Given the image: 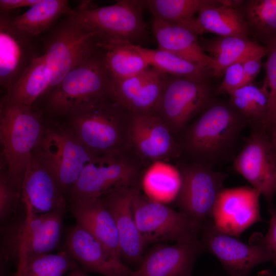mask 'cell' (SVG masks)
<instances>
[{
  "mask_svg": "<svg viewBox=\"0 0 276 276\" xmlns=\"http://www.w3.org/2000/svg\"><path fill=\"white\" fill-rule=\"evenodd\" d=\"M240 9L249 37L265 47L276 41V0L241 1Z\"/></svg>",
  "mask_w": 276,
  "mask_h": 276,
  "instance_id": "29",
  "label": "cell"
},
{
  "mask_svg": "<svg viewBox=\"0 0 276 276\" xmlns=\"http://www.w3.org/2000/svg\"><path fill=\"white\" fill-rule=\"evenodd\" d=\"M21 201L36 214L67 208L68 200L54 176L33 153L20 191Z\"/></svg>",
  "mask_w": 276,
  "mask_h": 276,
  "instance_id": "21",
  "label": "cell"
},
{
  "mask_svg": "<svg viewBox=\"0 0 276 276\" xmlns=\"http://www.w3.org/2000/svg\"><path fill=\"white\" fill-rule=\"evenodd\" d=\"M258 276H276L272 274L269 270H263L258 273Z\"/></svg>",
  "mask_w": 276,
  "mask_h": 276,
  "instance_id": "45",
  "label": "cell"
},
{
  "mask_svg": "<svg viewBox=\"0 0 276 276\" xmlns=\"http://www.w3.org/2000/svg\"><path fill=\"white\" fill-rule=\"evenodd\" d=\"M158 49L174 54L212 72L213 59L202 49L199 39L189 29L154 19L152 25Z\"/></svg>",
  "mask_w": 276,
  "mask_h": 276,
  "instance_id": "26",
  "label": "cell"
},
{
  "mask_svg": "<svg viewBox=\"0 0 276 276\" xmlns=\"http://www.w3.org/2000/svg\"><path fill=\"white\" fill-rule=\"evenodd\" d=\"M111 78L102 50L71 70L48 95L50 111L68 115L80 107L109 94Z\"/></svg>",
  "mask_w": 276,
  "mask_h": 276,
  "instance_id": "5",
  "label": "cell"
},
{
  "mask_svg": "<svg viewBox=\"0 0 276 276\" xmlns=\"http://www.w3.org/2000/svg\"><path fill=\"white\" fill-rule=\"evenodd\" d=\"M144 185L147 192L154 197H176L180 185L178 169L165 162L155 163L146 171Z\"/></svg>",
  "mask_w": 276,
  "mask_h": 276,
  "instance_id": "35",
  "label": "cell"
},
{
  "mask_svg": "<svg viewBox=\"0 0 276 276\" xmlns=\"http://www.w3.org/2000/svg\"><path fill=\"white\" fill-rule=\"evenodd\" d=\"M32 36L16 28L4 12L0 18V84L7 93L37 57Z\"/></svg>",
  "mask_w": 276,
  "mask_h": 276,
  "instance_id": "19",
  "label": "cell"
},
{
  "mask_svg": "<svg viewBox=\"0 0 276 276\" xmlns=\"http://www.w3.org/2000/svg\"><path fill=\"white\" fill-rule=\"evenodd\" d=\"M1 224L0 263H11L17 266L26 230V212L24 206L22 212L18 211L10 219Z\"/></svg>",
  "mask_w": 276,
  "mask_h": 276,
  "instance_id": "36",
  "label": "cell"
},
{
  "mask_svg": "<svg viewBox=\"0 0 276 276\" xmlns=\"http://www.w3.org/2000/svg\"><path fill=\"white\" fill-rule=\"evenodd\" d=\"M22 204L26 212V230L17 269L29 259L51 253L59 245L67 212V208H64L37 214L29 205Z\"/></svg>",
  "mask_w": 276,
  "mask_h": 276,
  "instance_id": "22",
  "label": "cell"
},
{
  "mask_svg": "<svg viewBox=\"0 0 276 276\" xmlns=\"http://www.w3.org/2000/svg\"><path fill=\"white\" fill-rule=\"evenodd\" d=\"M224 78L216 89V93L229 94L234 90L246 85L245 76L241 62L229 66L225 71Z\"/></svg>",
  "mask_w": 276,
  "mask_h": 276,
  "instance_id": "39",
  "label": "cell"
},
{
  "mask_svg": "<svg viewBox=\"0 0 276 276\" xmlns=\"http://www.w3.org/2000/svg\"><path fill=\"white\" fill-rule=\"evenodd\" d=\"M20 193L10 179L6 171H0V220L3 223L19 211Z\"/></svg>",
  "mask_w": 276,
  "mask_h": 276,
  "instance_id": "37",
  "label": "cell"
},
{
  "mask_svg": "<svg viewBox=\"0 0 276 276\" xmlns=\"http://www.w3.org/2000/svg\"><path fill=\"white\" fill-rule=\"evenodd\" d=\"M151 66L169 75L200 82H210L211 72L174 54L161 49L140 46Z\"/></svg>",
  "mask_w": 276,
  "mask_h": 276,
  "instance_id": "32",
  "label": "cell"
},
{
  "mask_svg": "<svg viewBox=\"0 0 276 276\" xmlns=\"http://www.w3.org/2000/svg\"><path fill=\"white\" fill-rule=\"evenodd\" d=\"M127 148L141 159L152 164L165 162L179 154L172 132L158 116L130 113L127 126Z\"/></svg>",
  "mask_w": 276,
  "mask_h": 276,
  "instance_id": "14",
  "label": "cell"
},
{
  "mask_svg": "<svg viewBox=\"0 0 276 276\" xmlns=\"http://www.w3.org/2000/svg\"><path fill=\"white\" fill-rule=\"evenodd\" d=\"M132 206L137 226L147 245L160 241L199 240L202 225L185 213L143 194L133 188Z\"/></svg>",
  "mask_w": 276,
  "mask_h": 276,
  "instance_id": "6",
  "label": "cell"
},
{
  "mask_svg": "<svg viewBox=\"0 0 276 276\" xmlns=\"http://www.w3.org/2000/svg\"><path fill=\"white\" fill-rule=\"evenodd\" d=\"M145 9L141 0H120L104 7L87 1L71 14L94 34L97 43L126 42L144 47L150 39Z\"/></svg>",
  "mask_w": 276,
  "mask_h": 276,
  "instance_id": "3",
  "label": "cell"
},
{
  "mask_svg": "<svg viewBox=\"0 0 276 276\" xmlns=\"http://www.w3.org/2000/svg\"><path fill=\"white\" fill-rule=\"evenodd\" d=\"M68 203L76 224L94 236L112 254L121 258L115 221L103 199L73 200Z\"/></svg>",
  "mask_w": 276,
  "mask_h": 276,
  "instance_id": "24",
  "label": "cell"
},
{
  "mask_svg": "<svg viewBox=\"0 0 276 276\" xmlns=\"http://www.w3.org/2000/svg\"><path fill=\"white\" fill-rule=\"evenodd\" d=\"M241 1L218 0L201 8L197 17L184 27L197 36L212 33L223 37H249L247 26L240 9Z\"/></svg>",
  "mask_w": 276,
  "mask_h": 276,
  "instance_id": "23",
  "label": "cell"
},
{
  "mask_svg": "<svg viewBox=\"0 0 276 276\" xmlns=\"http://www.w3.org/2000/svg\"><path fill=\"white\" fill-rule=\"evenodd\" d=\"M199 42L203 50L214 61L212 77L220 78L231 65L243 62L252 57L263 58L268 48L247 37H201Z\"/></svg>",
  "mask_w": 276,
  "mask_h": 276,
  "instance_id": "25",
  "label": "cell"
},
{
  "mask_svg": "<svg viewBox=\"0 0 276 276\" xmlns=\"http://www.w3.org/2000/svg\"><path fill=\"white\" fill-rule=\"evenodd\" d=\"M40 0H1V12H7L16 8L32 7Z\"/></svg>",
  "mask_w": 276,
  "mask_h": 276,
  "instance_id": "42",
  "label": "cell"
},
{
  "mask_svg": "<svg viewBox=\"0 0 276 276\" xmlns=\"http://www.w3.org/2000/svg\"><path fill=\"white\" fill-rule=\"evenodd\" d=\"M130 113L109 95L70 113L68 127L96 155L126 150Z\"/></svg>",
  "mask_w": 276,
  "mask_h": 276,
  "instance_id": "2",
  "label": "cell"
},
{
  "mask_svg": "<svg viewBox=\"0 0 276 276\" xmlns=\"http://www.w3.org/2000/svg\"><path fill=\"white\" fill-rule=\"evenodd\" d=\"M262 59L261 57H252L242 63L246 85L253 84L263 65Z\"/></svg>",
  "mask_w": 276,
  "mask_h": 276,
  "instance_id": "40",
  "label": "cell"
},
{
  "mask_svg": "<svg viewBox=\"0 0 276 276\" xmlns=\"http://www.w3.org/2000/svg\"><path fill=\"white\" fill-rule=\"evenodd\" d=\"M66 0H40L22 14L11 17L12 24L20 31L36 36L50 28L62 14L72 12Z\"/></svg>",
  "mask_w": 276,
  "mask_h": 276,
  "instance_id": "30",
  "label": "cell"
},
{
  "mask_svg": "<svg viewBox=\"0 0 276 276\" xmlns=\"http://www.w3.org/2000/svg\"><path fill=\"white\" fill-rule=\"evenodd\" d=\"M266 47L268 48V53L264 66L266 71L265 80L269 88V103L267 115L263 126L267 130L270 129L276 115V41Z\"/></svg>",
  "mask_w": 276,
  "mask_h": 276,
  "instance_id": "38",
  "label": "cell"
},
{
  "mask_svg": "<svg viewBox=\"0 0 276 276\" xmlns=\"http://www.w3.org/2000/svg\"><path fill=\"white\" fill-rule=\"evenodd\" d=\"M134 187L114 189L102 198L115 221L121 259L139 266L147 244L137 226L133 215L132 195Z\"/></svg>",
  "mask_w": 276,
  "mask_h": 276,
  "instance_id": "20",
  "label": "cell"
},
{
  "mask_svg": "<svg viewBox=\"0 0 276 276\" xmlns=\"http://www.w3.org/2000/svg\"><path fill=\"white\" fill-rule=\"evenodd\" d=\"M63 250L85 272L104 276H130L133 270L112 254L103 244L76 223L64 232Z\"/></svg>",
  "mask_w": 276,
  "mask_h": 276,
  "instance_id": "16",
  "label": "cell"
},
{
  "mask_svg": "<svg viewBox=\"0 0 276 276\" xmlns=\"http://www.w3.org/2000/svg\"><path fill=\"white\" fill-rule=\"evenodd\" d=\"M98 50L94 34L72 14L67 15L45 43L43 55L51 78L50 91L71 70Z\"/></svg>",
  "mask_w": 276,
  "mask_h": 276,
  "instance_id": "8",
  "label": "cell"
},
{
  "mask_svg": "<svg viewBox=\"0 0 276 276\" xmlns=\"http://www.w3.org/2000/svg\"><path fill=\"white\" fill-rule=\"evenodd\" d=\"M51 78L43 55L36 57L3 98L5 100L33 106L41 96L49 94Z\"/></svg>",
  "mask_w": 276,
  "mask_h": 276,
  "instance_id": "28",
  "label": "cell"
},
{
  "mask_svg": "<svg viewBox=\"0 0 276 276\" xmlns=\"http://www.w3.org/2000/svg\"><path fill=\"white\" fill-rule=\"evenodd\" d=\"M200 238L205 250L219 260L229 276H249L256 266L274 260L264 236L260 233L252 234L245 243L221 232L210 220L202 224Z\"/></svg>",
  "mask_w": 276,
  "mask_h": 276,
  "instance_id": "10",
  "label": "cell"
},
{
  "mask_svg": "<svg viewBox=\"0 0 276 276\" xmlns=\"http://www.w3.org/2000/svg\"><path fill=\"white\" fill-rule=\"evenodd\" d=\"M140 167L122 150L98 155L84 168L67 195L73 200L101 198L111 191L137 186Z\"/></svg>",
  "mask_w": 276,
  "mask_h": 276,
  "instance_id": "9",
  "label": "cell"
},
{
  "mask_svg": "<svg viewBox=\"0 0 276 276\" xmlns=\"http://www.w3.org/2000/svg\"><path fill=\"white\" fill-rule=\"evenodd\" d=\"M205 251L200 239L194 242L161 244L144 255L130 276H192L197 258Z\"/></svg>",
  "mask_w": 276,
  "mask_h": 276,
  "instance_id": "18",
  "label": "cell"
},
{
  "mask_svg": "<svg viewBox=\"0 0 276 276\" xmlns=\"http://www.w3.org/2000/svg\"><path fill=\"white\" fill-rule=\"evenodd\" d=\"M168 76L150 66L131 78L111 79L109 94L131 113L155 114Z\"/></svg>",
  "mask_w": 276,
  "mask_h": 276,
  "instance_id": "17",
  "label": "cell"
},
{
  "mask_svg": "<svg viewBox=\"0 0 276 276\" xmlns=\"http://www.w3.org/2000/svg\"><path fill=\"white\" fill-rule=\"evenodd\" d=\"M261 194L247 186L223 188L216 200L212 220L222 233L239 238L247 228L263 220L259 198Z\"/></svg>",
  "mask_w": 276,
  "mask_h": 276,
  "instance_id": "15",
  "label": "cell"
},
{
  "mask_svg": "<svg viewBox=\"0 0 276 276\" xmlns=\"http://www.w3.org/2000/svg\"><path fill=\"white\" fill-rule=\"evenodd\" d=\"M111 79L121 80L145 71L150 65L140 49L129 43H97Z\"/></svg>",
  "mask_w": 276,
  "mask_h": 276,
  "instance_id": "27",
  "label": "cell"
},
{
  "mask_svg": "<svg viewBox=\"0 0 276 276\" xmlns=\"http://www.w3.org/2000/svg\"><path fill=\"white\" fill-rule=\"evenodd\" d=\"M210 82L169 75L155 114L172 132L183 129L214 101Z\"/></svg>",
  "mask_w": 276,
  "mask_h": 276,
  "instance_id": "11",
  "label": "cell"
},
{
  "mask_svg": "<svg viewBox=\"0 0 276 276\" xmlns=\"http://www.w3.org/2000/svg\"><path fill=\"white\" fill-rule=\"evenodd\" d=\"M177 168L180 185L176 200L180 211L201 225L212 220L227 175L201 163L181 164Z\"/></svg>",
  "mask_w": 276,
  "mask_h": 276,
  "instance_id": "12",
  "label": "cell"
},
{
  "mask_svg": "<svg viewBox=\"0 0 276 276\" xmlns=\"http://www.w3.org/2000/svg\"><path fill=\"white\" fill-rule=\"evenodd\" d=\"M266 131L259 126L252 132L234 167L270 203L276 194V160Z\"/></svg>",
  "mask_w": 276,
  "mask_h": 276,
  "instance_id": "13",
  "label": "cell"
},
{
  "mask_svg": "<svg viewBox=\"0 0 276 276\" xmlns=\"http://www.w3.org/2000/svg\"><path fill=\"white\" fill-rule=\"evenodd\" d=\"M44 129L40 113L33 106L10 102L2 98L1 168L6 171L20 193L27 168Z\"/></svg>",
  "mask_w": 276,
  "mask_h": 276,
  "instance_id": "1",
  "label": "cell"
},
{
  "mask_svg": "<svg viewBox=\"0 0 276 276\" xmlns=\"http://www.w3.org/2000/svg\"><path fill=\"white\" fill-rule=\"evenodd\" d=\"M78 267L77 262L63 249L29 259L16 270L14 276H65Z\"/></svg>",
  "mask_w": 276,
  "mask_h": 276,
  "instance_id": "34",
  "label": "cell"
},
{
  "mask_svg": "<svg viewBox=\"0 0 276 276\" xmlns=\"http://www.w3.org/2000/svg\"><path fill=\"white\" fill-rule=\"evenodd\" d=\"M228 95L231 105L247 122L263 126L269 103L268 86L266 80L262 87L254 84L246 85Z\"/></svg>",
  "mask_w": 276,
  "mask_h": 276,
  "instance_id": "31",
  "label": "cell"
},
{
  "mask_svg": "<svg viewBox=\"0 0 276 276\" xmlns=\"http://www.w3.org/2000/svg\"><path fill=\"white\" fill-rule=\"evenodd\" d=\"M268 210L270 215V225L264 239L273 254V262L276 264V208L270 203Z\"/></svg>",
  "mask_w": 276,
  "mask_h": 276,
  "instance_id": "41",
  "label": "cell"
},
{
  "mask_svg": "<svg viewBox=\"0 0 276 276\" xmlns=\"http://www.w3.org/2000/svg\"><path fill=\"white\" fill-rule=\"evenodd\" d=\"M218 0H144L145 8L153 18L162 22L185 26L193 20L203 7Z\"/></svg>",
  "mask_w": 276,
  "mask_h": 276,
  "instance_id": "33",
  "label": "cell"
},
{
  "mask_svg": "<svg viewBox=\"0 0 276 276\" xmlns=\"http://www.w3.org/2000/svg\"><path fill=\"white\" fill-rule=\"evenodd\" d=\"M270 130L271 131V137L270 141L272 145L273 154L276 160V115L272 122Z\"/></svg>",
  "mask_w": 276,
  "mask_h": 276,
  "instance_id": "43",
  "label": "cell"
},
{
  "mask_svg": "<svg viewBox=\"0 0 276 276\" xmlns=\"http://www.w3.org/2000/svg\"><path fill=\"white\" fill-rule=\"evenodd\" d=\"M34 153L66 195L85 167L98 155L88 150L67 127H49Z\"/></svg>",
  "mask_w": 276,
  "mask_h": 276,
  "instance_id": "7",
  "label": "cell"
},
{
  "mask_svg": "<svg viewBox=\"0 0 276 276\" xmlns=\"http://www.w3.org/2000/svg\"><path fill=\"white\" fill-rule=\"evenodd\" d=\"M65 276H89L79 267L67 273Z\"/></svg>",
  "mask_w": 276,
  "mask_h": 276,
  "instance_id": "44",
  "label": "cell"
},
{
  "mask_svg": "<svg viewBox=\"0 0 276 276\" xmlns=\"http://www.w3.org/2000/svg\"><path fill=\"white\" fill-rule=\"evenodd\" d=\"M247 122L229 102L215 100L186 130L185 148L211 165L233 146Z\"/></svg>",
  "mask_w": 276,
  "mask_h": 276,
  "instance_id": "4",
  "label": "cell"
}]
</instances>
